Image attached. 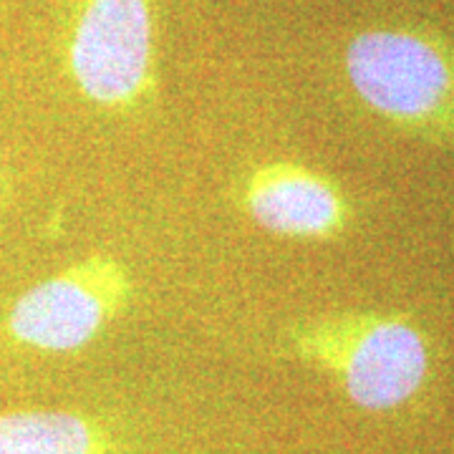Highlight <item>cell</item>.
I'll return each mask as SVG.
<instances>
[{
	"mask_svg": "<svg viewBox=\"0 0 454 454\" xmlns=\"http://www.w3.org/2000/svg\"><path fill=\"white\" fill-rule=\"evenodd\" d=\"M295 358L328 373L364 411L409 404L432 369L429 340L409 316L381 310H333L288 325Z\"/></svg>",
	"mask_w": 454,
	"mask_h": 454,
	"instance_id": "obj_1",
	"label": "cell"
},
{
	"mask_svg": "<svg viewBox=\"0 0 454 454\" xmlns=\"http://www.w3.org/2000/svg\"><path fill=\"white\" fill-rule=\"evenodd\" d=\"M343 71L358 101L406 137L454 142V43L419 26L356 33Z\"/></svg>",
	"mask_w": 454,
	"mask_h": 454,
	"instance_id": "obj_2",
	"label": "cell"
},
{
	"mask_svg": "<svg viewBox=\"0 0 454 454\" xmlns=\"http://www.w3.org/2000/svg\"><path fill=\"white\" fill-rule=\"evenodd\" d=\"M64 61L91 106L139 112L154 94V0H74Z\"/></svg>",
	"mask_w": 454,
	"mask_h": 454,
	"instance_id": "obj_3",
	"label": "cell"
},
{
	"mask_svg": "<svg viewBox=\"0 0 454 454\" xmlns=\"http://www.w3.org/2000/svg\"><path fill=\"white\" fill-rule=\"evenodd\" d=\"M134 298V280L112 255H86L56 276L43 278L13 301L3 331L20 348L74 354L94 343Z\"/></svg>",
	"mask_w": 454,
	"mask_h": 454,
	"instance_id": "obj_4",
	"label": "cell"
},
{
	"mask_svg": "<svg viewBox=\"0 0 454 454\" xmlns=\"http://www.w3.org/2000/svg\"><path fill=\"white\" fill-rule=\"evenodd\" d=\"M235 202L265 232L288 240H333L351 223V205L336 179L286 160L250 167Z\"/></svg>",
	"mask_w": 454,
	"mask_h": 454,
	"instance_id": "obj_5",
	"label": "cell"
},
{
	"mask_svg": "<svg viewBox=\"0 0 454 454\" xmlns=\"http://www.w3.org/2000/svg\"><path fill=\"white\" fill-rule=\"evenodd\" d=\"M0 454H116V442L91 414L16 409L0 414Z\"/></svg>",
	"mask_w": 454,
	"mask_h": 454,
	"instance_id": "obj_6",
	"label": "cell"
},
{
	"mask_svg": "<svg viewBox=\"0 0 454 454\" xmlns=\"http://www.w3.org/2000/svg\"><path fill=\"white\" fill-rule=\"evenodd\" d=\"M8 192H11V179H8V175H5V169L0 167V207L5 205Z\"/></svg>",
	"mask_w": 454,
	"mask_h": 454,
	"instance_id": "obj_7",
	"label": "cell"
}]
</instances>
